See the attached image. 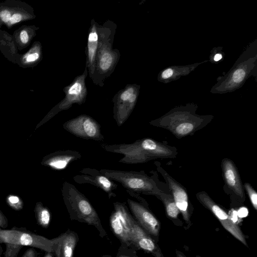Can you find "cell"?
I'll list each match as a JSON object with an SVG mask.
<instances>
[{
  "mask_svg": "<svg viewBox=\"0 0 257 257\" xmlns=\"http://www.w3.org/2000/svg\"><path fill=\"white\" fill-rule=\"evenodd\" d=\"M87 74L88 70L85 67L82 74L77 76L71 83L64 88V98L36 125V129L47 122L58 112L70 108L73 104L81 105L84 103L87 95L85 83Z\"/></svg>",
  "mask_w": 257,
  "mask_h": 257,
  "instance_id": "8",
  "label": "cell"
},
{
  "mask_svg": "<svg viewBox=\"0 0 257 257\" xmlns=\"http://www.w3.org/2000/svg\"><path fill=\"white\" fill-rule=\"evenodd\" d=\"M176 257H187L184 253L179 250H176Z\"/></svg>",
  "mask_w": 257,
  "mask_h": 257,
  "instance_id": "34",
  "label": "cell"
},
{
  "mask_svg": "<svg viewBox=\"0 0 257 257\" xmlns=\"http://www.w3.org/2000/svg\"><path fill=\"white\" fill-rule=\"evenodd\" d=\"M22 19V15L19 13L14 14L11 18L9 24H14L21 21Z\"/></svg>",
  "mask_w": 257,
  "mask_h": 257,
  "instance_id": "31",
  "label": "cell"
},
{
  "mask_svg": "<svg viewBox=\"0 0 257 257\" xmlns=\"http://www.w3.org/2000/svg\"><path fill=\"white\" fill-rule=\"evenodd\" d=\"M100 172L110 180L120 183L126 192H133L157 197L161 193L165 192L162 187V182L159 179L157 172H150L148 176L144 171H123L101 169Z\"/></svg>",
  "mask_w": 257,
  "mask_h": 257,
  "instance_id": "6",
  "label": "cell"
},
{
  "mask_svg": "<svg viewBox=\"0 0 257 257\" xmlns=\"http://www.w3.org/2000/svg\"><path fill=\"white\" fill-rule=\"evenodd\" d=\"M127 203L132 215L140 225L156 241L158 239L161 225L148 205L128 198Z\"/></svg>",
  "mask_w": 257,
  "mask_h": 257,
  "instance_id": "14",
  "label": "cell"
},
{
  "mask_svg": "<svg viewBox=\"0 0 257 257\" xmlns=\"http://www.w3.org/2000/svg\"><path fill=\"white\" fill-rule=\"evenodd\" d=\"M63 200L71 220L94 226L102 237L107 236L99 215L87 198L74 185L65 181L61 189Z\"/></svg>",
  "mask_w": 257,
  "mask_h": 257,
  "instance_id": "5",
  "label": "cell"
},
{
  "mask_svg": "<svg viewBox=\"0 0 257 257\" xmlns=\"http://www.w3.org/2000/svg\"><path fill=\"white\" fill-rule=\"evenodd\" d=\"M79 172L81 174L73 177V180L77 183L94 185L106 193L109 199L116 196L114 191L117 189V184L100 172L99 170L85 168Z\"/></svg>",
  "mask_w": 257,
  "mask_h": 257,
  "instance_id": "15",
  "label": "cell"
},
{
  "mask_svg": "<svg viewBox=\"0 0 257 257\" xmlns=\"http://www.w3.org/2000/svg\"><path fill=\"white\" fill-rule=\"evenodd\" d=\"M100 146L107 152L122 155L118 162L128 164L144 163L158 159H174L178 153L176 147L150 138L132 143L102 144Z\"/></svg>",
  "mask_w": 257,
  "mask_h": 257,
  "instance_id": "1",
  "label": "cell"
},
{
  "mask_svg": "<svg viewBox=\"0 0 257 257\" xmlns=\"http://www.w3.org/2000/svg\"><path fill=\"white\" fill-rule=\"evenodd\" d=\"M102 257H112L109 255H103ZM115 257H138L136 250L130 247H123L120 246Z\"/></svg>",
  "mask_w": 257,
  "mask_h": 257,
  "instance_id": "26",
  "label": "cell"
},
{
  "mask_svg": "<svg viewBox=\"0 0 257 257\" xmlns=\"http://www.w3.org/2000/svg\"><path fill=\"white\" fill-rule=\"evenodd\" d=\"M22 257H40V253L35 248L30 247L24 252Z\"/></svg>",
  "mask_w": 257,
  "mask_h": 257,
  "instance_id": "29",
  "label": "cell"
},
{
  "mask_svg": "<svg viewBox=\"0 0 257 257\" xmlns=\"http://www.w3.org/2000/svg\"><path fill=\"white\" fill-rule=\"evenodd\" d=\"M196 257H202V256H200V255H196Z\"/></svg>",
  "mask_w": 257,
  "mask_h": 257,
  "instance_id": "37",
  "label": "cell"
},
{
  "mask_svg": "<svg viewBox=\"0 0 257 257\" xmlns=\"http://www.w3.org/2000/svg\"><path fill=\"white\" fill-rule=\"evenodd\" d=\"M157 170L163 176L169 191L172 194L175 204L181 213L183 219L189 226L191 225V215L193 207L191 204L186 188L170 175L161 166L160 162H155Z\"/></svg>",
  "mask_w": 257,
  "mask_h": 257,
  "instance_id": "13",
  "label": "cell"
},
{
  "mask_svg": "<svg viewBox=\"0 0 257 257\" xmlns=\"http://www.w3.org/2000/svg\"><path fill=\"white\" fill-rule=\"evenodd\" d=\"M8 226V219L0 210V228L5 229Z\"/></svg>",
  "mask_w": 257,
  "mask_h": 257,
  "instance_id": "30",
  "label": "cell"
},
{
  "mask_svg": "<svg viewBox=\"0 0 257 257\" xmlns=\"http://www.w3.org/2000/svg\"><path fill=\"white\" fill-rule=\"evenodd\" d=\"M222 174L225 186L240 202L245 200L244 190L238 169L230 159L223 158L221 163Z\"/></svg>",
  "mask_w": 257,
  "mask_h": 257,
  "instance_id": "16",
  "label": "cell"
},
{
  "mask_svg": "<svg viewBox=\"0 0 257 257\" xmlns=\"http://www.w3.org/2000/svg\"><path fill=\"white\" fill-rule=\"evenodd\" d=\"M2 252H3V248L0 244V257H1V254H2Z\"/></svg>",
  "mask_w": 257,
  "mask_h": 257,
  "instance_id": "36",
  "label": "cell"
},
{
  "mask_svg": "<svg viewBox=\"0 0 257 257\" xmlns=\"http://www.w3.org/2000/svg\"><path fill=\"white\" fill-rule=\"evenodd\" d=\"M131 248L141 249L154 257H164L156 241L135 221L131 234Z\"/></svg>",
  "mask_w": 257,
  "mask_h": 257,
  "instance_id": "17",
  "label": "cell"
},
{
  "mask_svg": "<svg viewBox=\"0 0 257 257\" xmlns=\"http://www.w3.org/2000/svg\"><path fill=\"white\" fill-rule=\"evenodd\" d=\"M7 204L13 209L20 211L23 208L24 203L22 199L17 195L10 194L6 197Z\"/></svg>",
  "mask_w": 257,
  "mask_h": 257,
  "instance_id": "24",
  "label": "cell"
},
{
  "mask_svg": "<svg viewBox=\"0 0 257 257\" xmlns=\"http://www.w3.org/2000/svg\"><path fill=\"white\" fill-rule=\"evenodd\" d=\"M20 38H21V41L23 43L26 44L28 42L29 37H28V35L26 31H23L21 33Z\"/></svg>",
  "mask_w": 257,
  "mask_h": 257,
  "instance_id": "32",
  "label": "cell"
},
{
  "mask_svg": "<svg viewBox=\"0 0 257 257\" xmlns=\"http://www.w3.org/2000/svg\"><path fill=\"white\" fill-rule=\"evenodd\" d=\"M243 187L248 196L252 207L255 210H257V193L255 190L248 183H244Z\"/></svg>",
  "mask_w": 257,
  "mask_h": 257,
  "instance_id": "25",
  "label": "cell"
},
{
  "mask_svg": "<svg viewBox=\"0 0 257 257\" xmlns=\"http://www.w3.org/2000/svg\"><path fill=\"white\" fill-rule=\"evenodd\" d=\"M55 238L53 252L55 257H74L75 248L79 241L76 232L68 229Z\"/></svg>",
  "mask_w": 257,
  "mask_h": 257,
  "instance_id": "20",
  "label": "cell"
},
{
  "mask_svg": "<svg viewBox=\"0 0 257 257\" xmlns=\"http://www.w3.org/2000/svg\"><path fill=\"white\" fill-rule=\"evenodd\" d=\"M39 57V55L37 53H35L34 54L29 55L27 58V60L28 62L34 61L37 60Z\"/></svg>",
  "mask_w": 257,
  "mask_h": 257,
  "instance_id": "33",
  "label": "cell"
},
{
  "mask_svg": "<svg viewBox=\"0 0 257 257\" xmlns=\"http://www.w3.org/2000/svg\"><path fill=\"white\" fill-rule=\"evenodd\" d=\"M6 250L4 253V257H18V255L23 246L7 243Z\"/></svg>",
  "mask_w": 257,
  "mask_h": 257,
  "instance_id": "27",
  "label": "cell"
},
{
  "mask_svg": "<svg viewBox=\"0 0 257 257\" xmlns=\"http://www.w3.org/2000/svg\"><path fill=\"white\" fill-rule=\"evenodd\" d=\"M37 223L44 229L49 227L51 221V213L48 208L44 206L42 202H37L34 208Z\"/></svg>",
  "mask_w": 257,
  "mask_h": 257,
  "instance_id": "23",
  "label": "cell"
},
{
  "mask_svg": "<svg viewBox=\"0 0 257 257\" xmlns=\"http://www.w3.org/2000/svg\"><path fill=\"white\" fill-rule=\"evenodd\" d=\"M140 85L130 84L113 96V116L117 126L122 125L128 119L137 103Z\"/></svg>",
  "mask_w": 257,
  "mask_h": 257,
  "instance_id": "10",
  "label": "cell"
},
{
  "mask_svg": "<svg viewBox=\"0 0 257 257\" xmlns=\"http://www.w3.org/2000/svg\"><path fill=\"white\" fill-rule=\"evenodd\" d=\"M116 29V25L110 20L99 26V44L91 80L100 87L113 72L120 58L119 50L112 48Z\"/></svg>",
  "mask_w": 257,
  "mask_h": 257,
  "instance_id": "4",
  "label": "cell"
},
{
  "mask_svg": "<svg viewBox=\"0 0 257 257\" xmlns=\"http://www.w3.org/2000/svg\"><path fill=\"white\" fill-rule=\"evenodd\" d=\"M135 221L124 203H113V210L109 217V226L120 241L121 246L131 248L132 231Z\"/></svg>",
  "mask_w": 257,
  "mask_h": 257,
  "instance_id": "9",
  "label": "cell"
},
{
  "mask_svg": "<svg viewBox=\"0 0 257 257\" xmlns=\"http://www.w3.org/2000/svg\"><path fill=\"white\" fill-rule=\"evenodd\" d=\"M55 237L49 239L34 233L25 227L14 226L10 229L0 228V244L12 243L21 246H29L45 252H54Z\"/></svg>",
  "mask_w": 257,
  "mask_h": 257,
  "instance_id": "7",
  "label": "cell"
},
{
  "mask_svg": "<svg viewBox=\"0 0 257 257\" xmlns=\"http://www.w3.org/2000/svg\"><path fill=\"white\" fill-rule=\"evenodd\" d=\"M197 104L194 103L176 106L149 123L165 129L176 138L181 139L193 135L207 125L214 118L212 114H197Z\"/></svg>",
  "mask_w": 257,
  "mask_h": 257,
  "instance_id": "2",
  "label": "cell"
},
{
  "mask_svg": "<svg viewBox=\"0 0 257 257\" xmlns=\"http://www.w3.org/2000/svg\"><path fill=\"white\" fill-rule=\"evenodd\" d=\"M82 157L78 151L72 150H59L44 156L41 164L56 170H62L72 162Z\"/></svg>",
  "mask_w": 257,
  "mask_h": 257,
  "instance_id": "18",
  "label": "cell"
},
{
  "mask_svg": "<svg viewBox=\"0 0 257 257\" xmlns=\"http://www.w3.org/2000/svg\"><path fill=\"white\" fill-rule=\"evenodd\" d=\"M196 197L199 202L216 217L227 231L246 247H248L240 228L221 206L204 191L196 193Z\"/></svg>",
  "mask_w": 257,
  "mask_h": 257,
  "instance_id": "12",
  "label": "cell"
},
{
  "mask_svg": "<svg viewBox=\"0 0 257 257\" xmlns=\"http://www.w3.org/2000/svg\"><path fill=\"white\" fill-rule=\"evenodd\" d=\"M63 128L74 136L83 139L102 142L104 136L99 123L91 116L81 114L69 119L63 124Z\"/></svg>",
  "mask_w": 257,
  "mask_h": 257,
  "instance_id": "11",
  "label": "cell"
},
{
  "mask_svg": "<svg viewBox=\"0 0 257 257\" xmlns=\"http://www.w3.org/2000/svg\"><path fill=\"white\" fill-rule=\"evenodd\" d=\"M99 24L94 20L91 21L85 49L86 68L91 79L95 70L96 55L99 44Z\"/></svg>",
  "mask_w": 257,
  "mask_h": 257,
  "instance_id": "19",
  "label": "cell"
},
{
  "mask_svg": "<svg viewBox=\"0 0 257 257\" xmlns=\"http://www.w3.org/2000/svg\"><path fill=\"white\" fill-rule=\"evenodd\" d=\"M257 40L251 42L236 60L230 69L217 79L212 87L213 94L231 92L240 88L252 75L256 77Z\"/></svg>",
  "mask_w": 257,
  "mask_h": 257,
  "instance_id": "3",
  "label": "cell"
},
{
  "mask_svg": "<svg viewBox=\"0 0 257 257\" xmlns=\"http://www.w3.org/2000/svg\"><path fill=\"white\" fill-rule=\"evenodd\" d=\"M222 47H215L212 49L210 53L209 60L212 63H215L220 61L223 58Z\"/></svg>",
  "mask_w": 257,
  "mask_h": 257,
  "instance_id": "28",
  "label": "cell"
},
{
  "mask_svg": "<svg viewBox=\"0 0 257 257\" xmlns=\"http://www.w3.org/2000/svg\"><path fill=\"white\" fill-rule=\"evenodd\" d=\"M208 60L187 65H173L161 70L158 75V80L167 83L179 79L181 76H186L194 71L199 65L207 62Z\"/></svg>",
  "mask_w": 257,
  "mask_h": 257,
  "instance_id": "21",
  "label": "cell"
},
{
  "mask_svg": "<svg viewBox=\"0 0 257 257\" xmlns=\"http://www.w3.org/2000/svg\"><path fill=\"white\" fill-rule=\"evenodd\" d=\"M55 255L53 252H45L43 257H54Z\"/></svg>",
  "mask_w": 257,
  "mask_h": 257,
  "instance_id": "35",
  "label": "cell"
},
{
  "mask_svg": "<svg viewBox=\"0 0 257 257\" xmlns=\"http://www.w3.org/2000/svg\"><path fill=\"white\" fill-rule=\"evenodd\" d=\"M157 198L163 203L167 216L172 220H178L180 213L171 193H161Z\"/></svg>",
  "mask_w": 257,
  "mask_h": 257,
  "instance_id": "22",
  "label": "cell"
}]
</instances>
